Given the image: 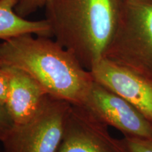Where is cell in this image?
<instances>
[{"mask_svg":"<svg viewBox=\"0 0 152 152\" xmlns=\"http://www.w3.org/2000/svg\"><path fill=\"white\" fill-rule=\"evenodd\" d=\"M16 4L17 0H0V39L7 40L25 34L52 37L46 19L30 20L19 16L15 11Z\"/></svg>","mask_w":152,"mask_h":152,"instance_id":"cell-9","label":"cell"},{"mask_svg":"<svg viewBox=\"0 0 152 152\" xmlns=\"http://www.w3.org/2000/svg\"><path fill=\"white\" fill-rule=\"evenodd\" d=\"M9 86V76L4 66L0 64V102L5 105Z\"/></svg>","mask_w":152,"mask_h":152,"instance_id":"cell-13","label":"cell"},{"mask_svg":"<svg viewBox=\"0 0 152 152\" xmlns=\"http://www.w3.org/2000/svg\"><path fill=\"white\" fill-rule=\"evenodd\" d=\"M90 71L95 81L128 101L152 122L151 80L106 58Z\"/></svg>","mask_w":152,"mask_h":152,"instance_id":"cell-7","label":"cell"},{"mask_svg":"<svg viewBox=\"0 0 152 152\" xmlns=\"http://www.w3.org/2000/svg\"><path fill=\"white\" fill-rule=\"evenodd\" d=\"M56 152H129L123 140L82 105H71Z\"/></svg>","mask_w":152,"mask_h":152,"instance_id":"cell-6","label":"cell"},{"mask_svg":"<svg viewBox=\"0 0 152 152\" xmlns=\"http://www.w3.org/2000/svg\"><path fill=\"white\" fill-rule=\"evenodd\" d=\"M0 152H4V151H0Z\"/></svg>","mask_w":152,"mask_h":152,"instance_id":"cell-14","label":"cell"},{"mask_svg":"<svg viewBox=\"0 0 152 152\" xmlns=\"http://www.w3.org/2000/svg\"><path fill=\"white\" fill-rule=\"evenodd\" d=\"M104 58L152 80V0H125Z\"/></svg>","mask_w":152,"mask_h":152,"instance_id":"cell-3","label":"cell"},{"mask_svg":"<svg viewBox=\"0 0 152 152\" xmlns=\"http://www.w3.org/2000/svg\"><path fill=\"white\" fill-rule=\"evenodd\" d=\"M122 140L129 152H152V138L124 136Z\"/></svg>","mask_w":152,"mask_h":152,"instance_id":"cell-11","label":"cell"},{"mask_svg":"<svg viewBox=\"0 0 152 152\" xmlns=\"http://www.w3.org/2000/svg\"><path fill=\"white\" fill-rule=\"evenodd\" d=\"M71 104L49 96L27 123L14 125L1 142L4 152H56Z\"/></svg>","mask_w":152,"mask_h":152,"instance_id":"cell-4","label":"cell"},{"mask_svg":"<svg viewBox=\"0 0 152 152\" xmlns=\"http://www.w3.org/2000/svg\"><path fill=\"white\" fill-rule=\"evenodd\" d=\"M14 125L4 104L0 102V142L4 140Z\"/></svg>","mask_w":152,"mask_h":152,"instance_id":"cell-12","label":"cell"},{"mask_svg":"<svg viewBox=\"0 0 152 152\" xmlns=\"http://www.w3.org/2000/svg\"><path fill=\"white\" fill-rule=\"evenodd\" d=\"M49 0H17L15 11L19 16L26 18L42 7H45Z\"/></svg>","mask_w":152,"mask_h":152,"instance_id":"cell-10","label":"cell"},{"mask_svg":"<svg viewBox=\"0 0 152 152\" xmlns=\"http://www.w3.org/2000/svg\"><path fill=\"white\" fill-rule=\"evenodd\" d=\"M9 76V86L5 106L14 125L30 121L49 96L45 89L27 73L1 64Z\"/></svg>","mask_w":152,"mask_h":152,"instance_id":"cell-8","label":"cell"},{"mask_svg":"<svg viewBox=\"0 0 152 152\" xmlns=\"http://www.w3.org/2000/svg\"><path fill=\"white\" fill-rule=\"evenodd\" d=\"M125 0H49L46 20L55 40L85 68L104 58L118 26Z\"/></svg>","mask_w":152,"mask_h":152,"instance_id":"cell-2","label":"cell"},{"mask_svg":"<svg viewBox=\"0 0 152 152\" xmlns=\"http://www.w3.org/2000/svg\"><path fill=\"white\" fill-rule=\"evenodd\" d=\"M0 64L27 73L49 96L82 105L94 79L76 57L49 37L25 34L0 42Z\"/></svg>","mask_w":152,"mask_h":152,"instance_id":"cell-1","label":"cell"},{"mask_svg":"<svg viewBox=\"0 0 152 152\" xmlns=\"http://www.w3.org/2000/svg\"><path fill=\"white\" fill-rule=\"evenodd\" d=\"M82 106L125 137L152 138V122L128 101L94 80Z\"/></svg>","mask_w":152,"mask_h":152,"instance_id":"cell-5","label":"cell"}]
</instances>
